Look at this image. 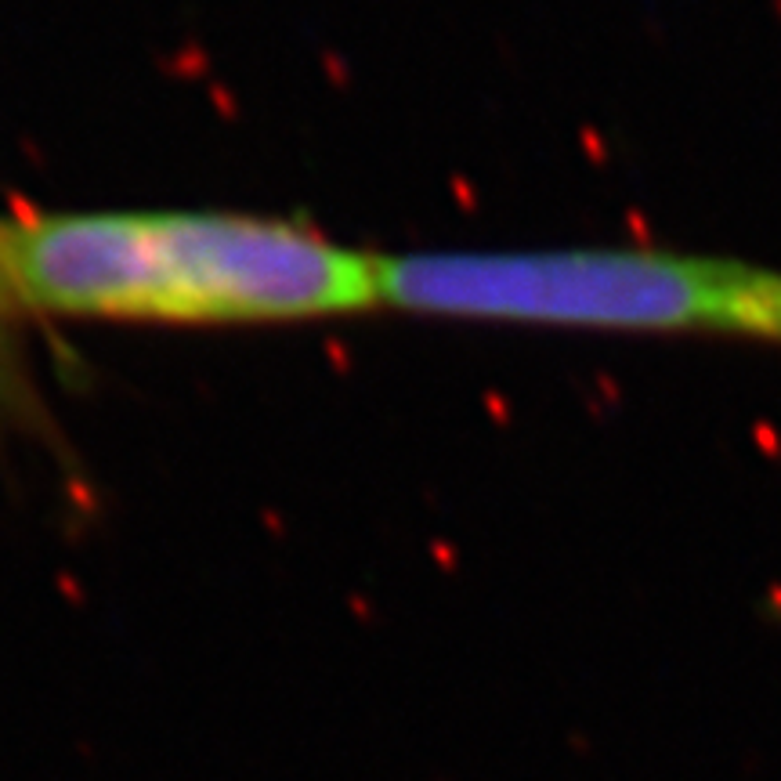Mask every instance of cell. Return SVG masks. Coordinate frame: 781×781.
Returning a JSON list of instances; mask_svg holds the SVG:
<instances>
[{
	"mask_svg": "<svg viewBox=\"0 0 781 781\" xmlns=\"http://www.w3.org/2000/svg\"><path fill=\"white\" fill-rule=\"evenodd\" d=\"M19 311L116 322H308L380 308V257L217 210H73L0 221Z\"/></svg>",
	"mask_w": 781,
	"mask_h": 781,
	"instance_id": "1",
	"label": "cell"
},
{
	"mask_svg": "<svg viewBox=\"0 0 781 781\" xmlns=\"http://www.w3.org/2000/svg\"><path fill=\"white\" fill-rule=\"evenodd\" d=\"M380 304L413 315L781 344V272L644 246L380 257Z\"/></svg>",
	"mask_w": 781,
	"mask_h": 781,
	"instance_id": "2",
	"label": "cell"
},
{
	"mask_svg": "<svg viewBox=\"0 0 781 781\" xmlns=\"http://www.w3.org/2000/svg\"><path fill=\"white\" fill-rule=\"evenodd\" d=\"M11 315H19V308H15V301H11L8 283H4V272H0V326H4Z\"/></svg>",
	"mask_w": 781,
	"mask_h": 781,
	"instance_id": "3",
	"label": "cell"
}]
</instances>
